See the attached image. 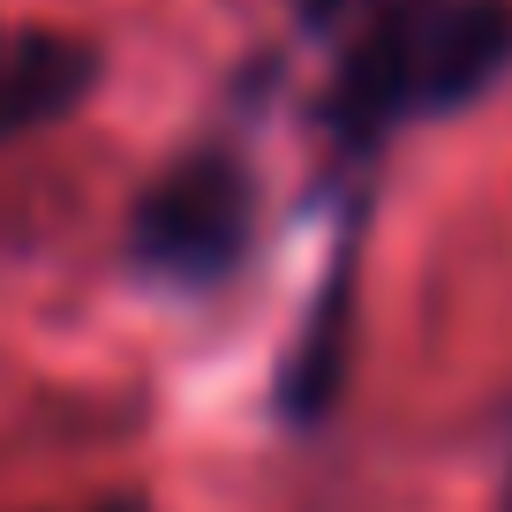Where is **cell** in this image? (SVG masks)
<instances>
[{
	"label": "cell",
	"instance_id": "2",
	"mask_svg": "<svg viewBox=\"0 0 512 512\" xmlns=\"http://www.w3.org/2000/svg\"><path fill=\"white\" fill-rule=\"evenodd\" d=\"M249 226H256V189L241 174V159L189 151L144 189V204L128 219V241L144 256V272L174 279V287H211L241 264Z\"/></svg>",
	"mask_w": 512,
	"mask_h": 512
},
{
	"label": "cell",
	"instance_id": "3",
	"mask_svg": "<svg viewBox=\"0 0 512 512\" xmlns=\"http://www.w3.org/2000/svg\"><path fill=\"white\" fill-rule=\"evenodd\" d=\"M98 76V53L68 31L38 23H0V144L61 121Z\"/></svg>",
	"mask_w": 512,
	"mask_h": 512
},
{
	"label": "cell",
	"instance_id": "4",
	"mask_svg": "<svg viewBox=\"0 0 512 512\" xmlns=\"http://www.w3.org/2000/svg\"><path fill=\"white\" fill-rule=\"evenodd\" d=\"M68 512H136V505H121V497H113V505H68Z\"/></svg>",
	"mask_w": 512,
	"mask_h": 512
},
{
	"label": "cell",
	"instance_id": "1",
	"mask_svg": "<svg viewBox=\"0 0 512 512\" xmlns=\"http://www.w3.org/2000/svg\"><path fill=\"white\" fill-rule=\"evenodd\" d=\"M512 68V0H377L339 61L332 113L354 136L430 121Z\"/></svg>",
	"mask_w": 512,
	"mask_h": 512
}]
</instances>
